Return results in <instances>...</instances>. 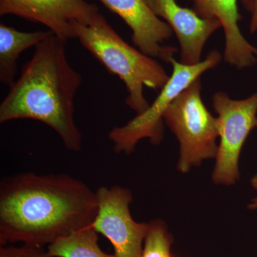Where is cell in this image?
<instances>
[{
  "instance_id": "cell-3",
  "label": "cell",
  "mask_w": 257,
  "mask_h": 257,
  "mask_svg": "<svg viewBox=\"0 0 257 257\" xmlns=\"http://www.w3.org/2000/svg\"><path fill=\"white\" fill-rule=\"evenodd\" d=\"M76 38L127 90L126 105L140 114L150 107L144 87L161 90L170 79L157 61L130 46L99 13L88 25L72 23Z\"/></svg>"
},
{
  "instance_id": "cell-10",
  "label": "cell",
  "mask_w": 257,
  "mask_h": 257,
  "mask_svg": "<svg viewBox=\"0 0 257 257\" xmlns=\"http://www.w3.org/2000/svg\"><path fill=\"white\" fill-rule=\"evenodd\" d=\"M157 18H162L175 32L181 48L182 63L196 64L208 39L222 28L216 19L203 18L195 10L182 8L176 0H145Z\"/></svg>"
},
{
  "instance_id": "cell-13",
  "label": "cell",
  "mask_w": 257,
  "mask_h": 257,
  "mask_svg": "<svg viewBox=\"0 0 257 257\" xmlns=\"http://www.w3.org/2000/svg\"><path fill=\"white\" fill-rule=\"evenodd\" d=\"M47 250L51 257H117L99 248L97 232L92 226L57 240Z\"/></svg>"
},
{
  "instance_id": "cell-8",
  "label": "cell",
  "mask_w": 257,
  "mask_h": 257,
  "mask_svg": "<svg viewBox=\"0 0 257 257\" xmlns=\"http://www.w3.org/2000/svg\"><path fill=\"white\" fill-rule=\"evenodd\" d=\"M95 5L85 0H0V15H13L49 28L67 42L76 38L72 23L88 25L99 14Z\"/></svg>"
},
{
  "instance_id": "cell-12",
  "label": "cell",
  "mask_w": 257,
  "mask_h": 257,
  "mask_svg": "<svg viewBox=\"0 0 257 257\" xmlns=\"http://www.w3.org/2000/svg\"><path fill=\"white\" fill-rule=\"evenodd\" d=\"M54 35L50 31L25 32L0 24V82L11 87L18 72L19 56Z\"/></svg>"
},
{
  "instance_id": "cell-6",
  "label": "cell",
  "mask_w": 257,
  "mask_h": 257,
  "mask_svg": "<svg viewBox=\"0 0 257 257\" xmlns=\"http://www.w3.org/2000/svg\"><path fill=\"white\" fill-rule=\"evenodd\" d=\"M212 101L220 138L213 182L231 185L239 178V160L243 144L256 127L257 92L246 99L234 100L226 93L218 92Z\"/></svg>"
},
{
  "instance_id": "cell-11",
  "label": "cell",
  "mask_w": 257,
  "mask_h": 257,
  "mask_svg": "<svg viewBox=\"0 0 257 257\" xmlns=\"http://www.w3.org/2000/svg\"><path fill=\"white\" fill-rule=\"evenodd\" d=\"M194 10L203 18L219 20L225 35L224 59L238 69L257 62V49L246 41L240 31L241 20L237 0H192Z\"/></svg>"
},
{
  "instance_id": "cell-4",
  "label": "cell",
  "mask_w": 257,
  "mask_h": 257,
  "mask_svg": "<svg viewBox=\"0 0 257 257\" xmlns=\"http://www.w3.org/2000/svg\"><path fill=\"white\" fill-rule=\"evenodd\" d=\"M200 78L194 81L171 103L163 119L180 145L178 170L188 172L203 160L216 157L219 138L217 119L204 105Z\"/></svg>"
},
{
  "instance_id": "cell-9",
  "label": "cell",
  "mask_w": 257,
  "mask_h": 257,
  "mask_svg": "<svg viewBox=\"0 0 257 257\" xmlns=\"http://www.w3.org/2000/svg\"><path fill=\"white\" fill-rule=\"evenodd\" d=\"M111 12L119 16L133 31V42L139 50L152 58L167 63L174 58L177 49L163 46L172 36L168 24L152 13L145 0H99Z\"/></svg>"
},
{
  "instance_id": "cell-15",
  "label": "cell",
  "mask_w": 257,
  "mask_h": 257,
  "mask_svg": "<svg viewBox=\"0 0 257 257\" xmlns=\"http://www.w3.org/2000/svg\"><path fill=\"white\" fill-rule=\"evenodd\" d=\"M0 257H51L42 246L23 244L21 246H1Z\"/></svg>"
},
{
  "instance_id": "cell-7",
  "label": "cell",
  "mask_w": 257,
  "mask_h": 257,
  "mask_svg": "<svg viewBox=\"0 0 257 257\" xmlns=\"http://www.w3.org/2000/svg\"><path fill=\"white\" fill-rule=\"evenodd\" d=\"M98 211L93 229L112 243L117 257H142L150 223L134 220L130 210L133 195L119 186L101 187L96 192Z\"/></svg>"
},
{
  "instance_id": "cell-5",
  "label": "cell",
  "mask_w": 257,
  "mask_h": 257,
  "mask_svg": "<svg viewBox=\"0 0 257 257\" xmlns=\"http://www.w3.org/2000/svg\"><path fill=\"white\" fill-rule=\"evenodd\" d=\"M221 60V54L216 50L211 51L204 61L192 65L172 59V75L153 104L127 124L109 132V138L114 143L115 152L130 154L143 139H149L153 145H159L164 136V114L171 103L204 72L216 67Z\"/></svg>"
},
{
  "instance_id": "cell-16",
  "label": "cell",
  "mask_w": 257,
  "mask_h": 257,
  "mask_svg": "<svg viewBox=\"0 0 257 257\" xmlns=\"http://www.w3.org/2000/svg\"><path fill=\"white\" fill-rule=\"evenodd\" d=\"M243 6L251 15L249 30L251 34L257 32V0H241Z\"/></svg>"
},
{
  "instance_id": "cell-14",
  "label": "cell",
  "mask_w": 257,
  "mask_h": 257,
  "mask_svg": "<svg viewBox=\"0 0 257 257\" xmlns=\"http://www.w3.org/2000/svg\"><path fill=\"white\" fill-rule=\"evenodd\" d=\"M172 239L165 224L157 220L150 223L145 240L143 256L172 257L170 253Z\"/></svg>"
},
{
  "instance_id": "cell-1",
  "label": "cell",
  "mask_w": 257,
  "mask_h": 257,
  "mask_svg": "<svg viewBox=\"0 0 257 257\" xmlns=\"http://www.w3.org/2000/svg\"><path fill=\"white\" fill-rule=\"evenodd\" d=\"M97 211L96 192L71 176L6 177L0 184V243L50 245L91 227Z\"/></svg>"
},
{
  "instance_id": "cell-17",
  "label": "cell",
  "mask_w": 257,
  "mask_h": 257,
  "mask_svg": "<svg viewBox=\"0 0 257 257\" xmlns=\"http://www.w3.org/2000/svg\"><path fill=\"white\" fill-rule=\"evenodd\" d=\"M251 183L253 188L257 190V175H255L254 177L251 179ZM248 208H249L250 209H252V210H253V209H257V197L251 201L249 205H248Z\"/></svg>"
},
{
  "instance_id": "cell-2",
  "label": "cell",
  "mask_w": 257,
  "mask_h": 257,
  "mask_svg": "<svg viewBox=\"0 0 257 257\" xmlns=\"http://www.w3.org/2000/svg\"><path fill=\"white\" fill-rule=\"evenodd\" d=\"M65 44L52 35L35 47L0 104V122L41 121L58 134L67 150L79 152L82 136L74 121V100L82 78L67 60Z\"/></svg>"
},
{
  "instance_id": "cell-18",
  "label": "cell",
  "mask_w": 257,
  "mask_h": 257,
  "mask_svg": "<svg viewBox=\"0 0 257 257\" xmlns=\"http://www.w3.org/2000/svg\"><path fill=\"white\" fill-rule=\"evenodd\" d=\"M256 127L257 128V121H256Z\"/></svg>"
}]
</instances>
